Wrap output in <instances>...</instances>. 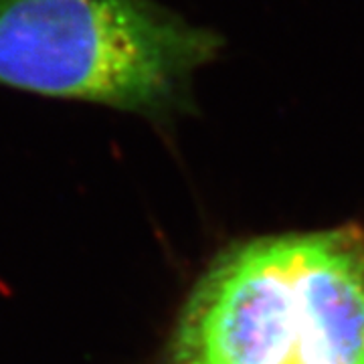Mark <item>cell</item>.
<instances>
[{
  "label": "cell",
  "instance_id": "obj_1",
  "mask_svg": "<svg viewBox=\"0 0 364 364\" xmlns=\"http://www.w3.org/2000/svg\"><path fill=\"white\" fill-rule=\"evenodd\" d=\"M170 364H364V237H269L227 253L186 306Z\"/></svg>",
  "mask_w": 364,
  "mask_h": 364
},
{
  "label": "cell",
  "instance_id": "obj_2",
  "mask_svg": "<svg viewBox=\"0 0 364 364\" xmlns=\"http://www.w3.org/2000/svg\"><path fill=\"white\" fill-rule=\"evenodd\" d=\"M223 45L156 0H0V85L53 97L166 114Z\"/></svg>",
  "mask_w": 364,
  "mask_h": 364
}]
</instances>
